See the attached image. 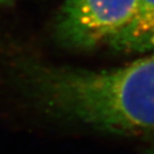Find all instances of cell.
Here are the masks:
<instances>
[{
    "instance_id": "5",
    "label": "cell",
    "mask_w": 154,
    "mask_h": 154,
    "mask_svg": "<svg viewBox=\"0 0 154 154\" xmlns=\"http://www.w3.org/2000/svg\"><path fill=\"white\" fill-rule=\"evenodd\" d=\"M149 154H154V150H153V151L151 152V153H149Z\"/></svg>"
},
{
    "instance_id": "4",
    "label": "cell",
    "mask_w": 154,
    "mask_h": 154,
    "mask_svg": "<svg viewBox=\"0 0 154 154\" xmlns=\"http://www.w3.org/2000/svg\"><path fill=\"white\" fill-rule=\"evenodd\" d=\"M14 0H0V5H10V3H12Z\"/></svg>"
},
{
    "instance_id": "3",
    "label": "cell",
    "mask_w": 154,
    "mask_h": 154,
    "mask_svg": "<svg viewBox=\"0 0 154 154\" xmlns=\"http://www.w3.org/2000/svg\"><path fill=\"white\" fill-rule=\"evenodd\" d=\"M108 45L124 54L154 53V0H136L130 19Z\"/></svg>"
},
{
    "instance_id": "2",
    "label": "cell",
    "mask_w": 154,
    "mask_h": 154,
    "mask_svg": "<svg viewBox=\"0 0 154 154\" xmlns=\"http://www.w3.org/2000/svg\"><path fill=\"white\" fill-rule=\"evenodd\" d=\"M136 0H64L55 23L62 45L93 49L108 45L125 26Z\"/></svg>"
},
{
    "instance_id": "1",
    "label": "cell",
    "mask_w": 154,
    "mask_h": 154,
    "mask_svg": "<svg viewBox=\"0 0 154 154\" xmlns=\"http://www.w3.org/2000/svg\"><path fill=\"white\" fill-rule=\"evenodd\" d=\"M17 77L24 93L54 118L108 134L154 136V53L102 71L26 61Z\"/></svg>"
}]
</instances>
